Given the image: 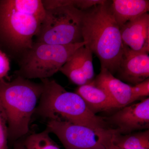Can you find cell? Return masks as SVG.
I'll use <instances>...</instances> for the list:
<instances>
[{"mask_svg":"<svg viewBox=\"0 0 149 149\" xmlns=\"http://www.w3.org/2000/svg\"><path fill=\"white\" fill-rule=\"evenodd\" d=\"M112 141L122 149H149V130L123 135L113 128Z\"/></svg>","mask_w":149,"mask_h":149,"instance_id":"obj_15","label":"cell"},{"mask_svg":"<svg viewBox=\"0 0 149 149\" xmlns=\"http://www.w3.org/2000/svg\"><path fill=\"white\" fill-rule=\"evenodd\" d=\"M8 126L5 114L0 105V149H8Z\"/></svg>","mask_w":149,"mask_h":149,"instance_id":"obj_18","label":"cell"},{"mask_svg":"<svg viewBox=\"0 0 149 149\" xmlns=\"http://www.w3.org/2000/svg\"><path fill=\"white\" fill-rule=\"evenodd\" d=\"M43 90L34 114L49 120L66 121L97 130L108 128L104 118L94 114L79 95L55 80L42 79Z\"/></svg>","mask_w":149,"mask_h":149,"instance_id":"obj_2","label":"cell"},{"mask_svg":"<svg viewBox=\"0 0 149 149\" xmlns=\"http://www.w3.org/2000/svg\"><path fill=\"white\" fill-rule=\"evenodd\" d=\"M105 0H74L73 6L79 10L84 12L93 7L106 2Z\"/></svg>","mask_w":149,"mask_h":149,"instance_id":"obj_21","label":"cell"},{"mask_svg":"<svg viewBox=\"0 0 149 149\" xmlns=\"http://www.w3.org/2000/svg\"><path fill=\"white\" fill-rule=\"evenodd\" d=\"M83 13L72 5L46 10L35 42L58 45L83 42Z\"/></svg>","mask_w":149,"mask_h":149,"instance_id":"obj_5","label":"cell"},{"mask_svg":"<svg viewBox=\"0 0 149 149\" xmlns=\"http://www.w3.org/2000/svg\"><path fill=\"white\" fill-rule=\"evenodd\" d=\"M93 53L85 45L77 49L60 69L72 83L78 86L94 80Z\"/></svg>","mask_w":149,"mask_h":149,"instance_id":"obj_10","label":"cell"},{"mask_svg":"<svg viewBox=\"0 0 149 149\" xmlns=\"http://www.w3.org/2000/svg\"><path fill=\"white\" fill-rule=\"evenodd\" d=\"M123 45L136 52H149V15L144 14L120 28Z\"/></svg>","mask_w":149,"mask_h":149,"instance_id":"obj_12","label":"cell"},{"mask_svg":"<svg viewBox=\"0 0 149 149\" xmlns=\"http://www.w3.org/2000/svg\"><path fill=\"white\" fill-rule=\"evenodd\" d=\"M133 93L138 100L149 95V78L132 86Z\"/></svg>","mask_w":149,"mask_h":149,"instance_id":"obj_20","label":"cell"},{"mask_svg":"<svg viewBox=\"0 0 149 149\" xmlns=\"http://www.w3.org/2000/svg\"><path fill=\"white\" fill-rule=\"evenodd\" d=\"M45 130L39 133H33L22 141L24 149H60Z\"/></svg>","mask_w":149,"mask_h":149,"instance_id":"obj_17","label":"cell"},{"mask_svg":"<svg viewBox=\"0 0 149 149\" xmlns=\"http://www.w3.org/2000/svg\"><path fill=\"white\" fill-rule=\"evenodd\" d=\"M42 90V83L21 76L0 80V105L6 118L10 142H16L28 133Z\"/></svg>","mask_w":149,"mask_h":149,"instance_id":"obj_3","label":"cell"},{"mask_svg":"<svg viewBox=\"0 0 149 149\" xmlns=\"http://www.w3.org/2000/svg\"><path fill=\"white\" fill-rule=\"evenodd\" d=\"M42 21L18 12L0 0V43L13 54L22 55L32 47Z\"/></svg>","mask_w":149,"mask_h":149,"instance_id":"obj_6","label":"cell"},{"mask_svg":"<svg viewBox=\"0 0 149 149\" xmlns=\"http://www.w3.org/2000/svg\"><path fill=\"white\" fill-rule=\"evenodd\" d=\"M7 5L16 11L35 17L42 22L46 10L42 0H4Z\"/></svg>","mask_w":149,"mask_h":149,"instance_id":"obj_16","label":"cell"},{"mask_svg":"<svg viewBox=\"0 0 149 149\" xmlns=\"http://www.w3.org/2000/svg\"><path fill=\"white\" fill-rule=\"evenodd\" d=\"M94 82L107 93L116 109H119L139 100L133 93L132 86L115 77L105 68H101Z\"/></svg>","mask_w":149,"mask_h":149,"instance_id":"obj_11","label":"cell"},{"mask_svg":"<svg viewBox=\"0 0 149 149\" xmlns=\"http://www.w3.org/2000/svg\"><path fill=\"white\" fill-rule=\"evenodd\" d=\"M45 130L54 134L65 149H105L102 142L110 128L97 130L66 121L49 120Z\"/></svg>","mask_w":149,"mask_h":149,"instance_id":"obj_7","label":"cell"},{"mask_svg":"<svg viewBox=\"0 0 149 149\" xmlns=\"http://www.w3.org/2000/svg\"><path fill=\"white\" fill-rule=\"evenodd\" d=\"M10 69L9 59L4 52L0 50V80H10L8 75Z\"/></svg>","mask_w":149,"mask_h":149,"instance_id":"obj_19","label":"cell"},{"mask_svg":"<svg viewBox=\"0 0 149 149\" xmlns=\"http://www.w3.org/2000/svg\"><path fill=\"white\" fill-rule=\"evenodd\" d=\"M13 149H24L22 142H16Z\"/></svg>","mask_w":149,"mask_h":149,"instance_id":"obj_24","label":"cell"},{"mask_svg":"<svg viewBox=\"0 0 149 149\" xmlns=\"http://www.w3.org/2000/svg\"><path fill=\"white\" fill-rule=\"evenodd\" d=\"M111 8L119 27L130 20L139 17L149 10L147 0H113Z\"/></svg>","mask_w":149,"mask_h":149,"instance_id":"obj_14","label":"cell"},{"mask_svg":"<svg viewBox=\"0 0 149 149\" xmlns=\"http://www.w3.org/2000/svg\"><path fill=\"white\" fill-rule=\"evenodd\" d=\"M42 1L45 10L49 9L63 6H73L74 0H45Z\"/></svg>","mask_w":149,"mask_h":149,"instance_id":"obj_22","label":"cell"},{"mask_svg":"<svg viewBox=\"0 0 149 149\" xmlns=\"http://www.w3.org/2000/svg\"><path fill=\"white\" fill-rule=\"evenodd\" d=\"M103 145L105 149H122L118 148L113 143L112 141V137L106 140L104 142Z\"/></svg>","mask_w":149,"mask_h":149,"instance_id":"obj_23","label":"cell"},{"mask_svg":"<svg viewBox=\"0 0 149 149\" xmlns=\"http://www.w3.org/2000/svg\"><path fill=\"white\" fill-rule=\"evenodd\" d=\"M111 2L107 1L84 12L82 35L85 47L100 60L101 68L114 74L118 69L124 45Z\"/></svg>","mask_w":149,"mask_h":149,"instance_id":"obj_1","label":"cell"},{"mask_svg":"<svg viewBox=\"0 0 149 149\" xmlns=\"http://www.w3.org/2000/svg\"><path fill=\"white\" fill-rule=\"evenodd\" d=\"M85 45V42L66 45L35 42L21 57L15 74L29 80L49 78L59 71L77 49Z\"/></svg>","mask_w":149,"mask_h":149,"instance_id":"obj_4","label":"cell"},{"mask_svg":"<svg viewBox=\"0 0 149 149\" xmlns=\"http://www.w3.org/2000/svg\"><path fill=\"white\" fill-rule=\"evenodd\" d=\"M74 93L82 98L88 108L94 114L116 109L107 93L97 86L94 80L78 86Z\"/></svg>","mask_w":149,"mask_h":149,"instance_id":"obj_13","label":"cell"},{"mask_svg":"<svg viewBox=\"0 0 149 149\" xmlns=\"http://www.w3.org/2000/svg\"><path fill=\"white\" fill-rule=\"evenodd\" d=\"M118 109L107 119L116 127L114 129L118 133L124 135L136 130L149 129V97Z\"/></svg>","mask_w":149,"mask_h":149,"instance_id":"obj_8","label":"cell"},{"mask_svg":"<svg viewBox=\"0 0 149 149\" xmlns=\"http://www.w3.org/2000/svg\"><path fill=\"white\" fill-rule=\"evenodd\" d=\"M119 80L135 85L149 77L148 54L135 52L124 45L117 72Z\"/></svg>","mask_w":149,"mask_h":149,"instance_id":"obj_9","label":"cell"}]
</instances>
